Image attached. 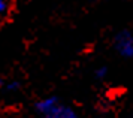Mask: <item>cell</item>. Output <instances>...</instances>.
Returning a JSON list of instances; mask_svg holds the SVG:
<instances>
[{"instance_id":"5","label":"cell","mask_w":133,"mask_h":118,"mask_svg":"<svg viewBox=\"0 0 133 118\" xmlns=\"http://www.w3.org/2000/svg\"><path fill=\"white\" fill-rule=\"evenodd\" d=\"M105 75H106V67H100V69L96 70V76L97 78H103Z\"/></svg>"},{"instance_id":"4","label":"cell","mask_w":133,"mask_h":118,"mask_svg":"<svg viewBox=\"0 0 133 118\" xmlns=\"http://www.w3.org/2000/svg\"><path fill=\"white\" fill-rule=\"evenodd\" d=\"M8 6H9V2L8 0H0V18L8 12Z\"/></svg>"},{"instance_id":"1","label":"cell","mask_w":133,"mask_h":118,"mask_svg":"<svg viewBox=\"0 0 133 118\" xmlns=\"http://www.w3.org/2000/svg\"><path fill=\"white\" fill-rule=\"evenodd\" d=\"M115 48L123 57H133V36L129 31H121L115 37Z\"/></svg>"},{"instance_id":"6","label":"cell","mask_w":133,"mask_h":118,"mask_svg":"<svg viewBox=\"0 0 133 118\" xmlns=\"http://www.w3.org/2000/svg\"><path fill=\"white\" fill-rule=\"evenodd\" d=\"M17 88H18V82H15V81L8 85V90H9V91H14V90H17Z\"/></svg>"},{"instance_id":"7","label":"cell","mask_w":133,"mask_h":118,"mask_svg":"<svg viewBox=\"0 0 133 118\" xmlns=\"http://www.w3.org/2000/svg\"><path fill=\"white\" fill-rule=\"evenodd\" d=\"M0 87H2V79H0Z\"/></svg>"},{"instance_id":"2","label":"cell","mask_w":133,"mask_h":118,"mask_svg":"<svg viewBox=\"0 0 133 118\" xmlns=\"http://www.w3.org/2000/svg\"><path fill=\"white\" fill-rule=\"evenodd\" d=\"M43 118H78V115L69 106H63L60 103H57L48 114L43 115Z\"/></svg>"},{"instance_id":"3","label":"cell","mask_w":133,"mask_h":118,"mask_svg":"<svg viewBox=\"0 0 133 118\" xmlns=\"http://www.w3.org/2000/svg\"><path fill=\"white\" fill-rule=\"evenodd\" d=\"M57 103H58V102H57L55 97H46V99H42L41 102H37L36 103V109L42 114V115H45V114H48L49 111L57 105Z\"/></svg>"}]
</instances>
